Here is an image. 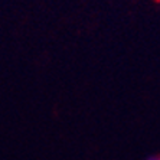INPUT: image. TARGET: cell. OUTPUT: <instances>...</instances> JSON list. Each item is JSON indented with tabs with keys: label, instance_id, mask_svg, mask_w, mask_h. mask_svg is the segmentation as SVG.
Here are the masks:
<instances>
[{
	"label": "cell",
	"instance_id": "6da1fadb",
	"mask_svg": "<svg viewBox=\"0 0 160 160\" xmlns=\"http://www.w3.org/2000/svg\"><path fill=\"white\" fill-rule=\"evenodd\" d=\"M144 160H160V154H152V156L146 157Z\"/></svg>",
	"mask_w": 160,
	"mask_h": 160
}]
</instances>
